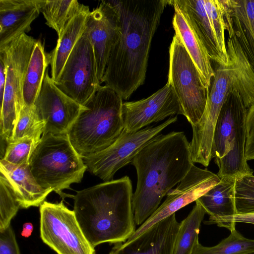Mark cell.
I'll use <instances>...</instances> for the list:
<instances>
[{"label": "cell", "instance_id": "6da1fadb", "mask_svg": "<svg viewBox=\"0 0 254 254\" xmlns=\"http://www.w3.org/2000/svg\"><path fill=\"white\" fill-rule=\"evenodd\" d=\"M114 1L119 14L120 35L101 83L127 100L144 82L152 39L170 0Z\"/></svg>", "mask_w": 254, "mask_h": 254}, {"label": "cell", "instance_id": "7a4b0ae2", "mask_svg": "<svg viewBox=\"0 0 254 254\" xmlns=\"http://www.w3.org/2000/svg\"><path fill=\"white\" fill-rule=\"evenodd\" d=\"M130 163L137 174L132 196L137 225L142 224L155 211L164 196L194 164L190 142L183 131L159 134L138 151Z\"/></svg>", "mask_w": 254, "mask_h": 254}, {"label": "cell", "instance_id": "3957f363", "mask_svg": "<svg viewBox=\"0 0 254 254\" xmlns=\"http://www.w3.org/2000/svg\"><path fill=\"white\" fill-rule=\"evenodd\" d=\"M130 178L104 182L78 191L73 211L86 239L94 248L125 243L135 231Z\"/></svg>", "mask_w": 254, "mask_h": 254}, {"label": "cell", "instance_id": "277c9868", "mask_svg": "<svg viewBox=\"0 0 254 254\" xmlns=\"http://www.w3.org/2000/svg\"><path fill=\"white\" fill-rule=\"evenodd\" d=\"M123 99L113 89L100 86L84 105L67 135L82 158L109 147L124 127L122 117Z\"/></svg>", "mask_w": 254, "mask_h": 254}, {"label": "cell", "instance_id": "5b68a950", "mask_svg": "<svg viewBox=\"0 0 254 254\" xmlns=\"http://www.w3.org/2000/svg\"><path fill=\"white\" fill-rule=\"evenodd\" d=\"M248 111L240 91L228 94L216 124L211 149L220 178L253 174L245 156Z\"/></svg>", "mask_w": 254, "mask_h": 254}, {"label": "cell", "instance_id": "8992f818", "mask_svg": "<svg viewBox=\"0 0 254 254\" xmlns=\"http://www.w3.org/2000/svg\"><path fill=\"white\" fill-rule=\"evenodd\" d=\"M29 165L41 187L64 197L63 190L81 182L87 170L67 134H43L30 158Z\"/></svg>", "mask_w": 254, "mask_h": 254}, {"label": "cell", "instance_id": "52a82bcc", "mask_svg": "<svg viewBox=\"0 0 254 254\" xmlns=\"http://www.w3.org/2000/svg\"><path fill=\"white\" fill-rule=\"evenodd\" d=\"M36 42L25 33L0 47V59L4 62L7 69L0 117V138L6 145L12 139L21 110L25 105L22 94L23 81Z\"/></svg>", "mask_w": 254, "mask_h": 254}, {"label": "cell", "instance_id": "ba28073f", "mask_svg": "<svg viewBox=\"0 0 254 254\" xmlns=\"http://www.w3.org/2000/svg\"><path fill=\"white\" fill-rule=\"evenodd\" d=\"M167 82L179 100L183 115L191 126H194L205 110L208 91L196 66L176 33L169 48Z\"/></svg>", "mask_w": 254, "mask_h": 254}, {"label": "cell", "instance_id": "9c48e42d", "mask_svg": "<svg viewBox=\"0 0 254 254\" xmlns=\"http://www.w3.org/2000/svg\"><path fill=\"white\" fill-rule=\"evenodd\" d=\"M40 237L58 254H95L73 210L63 203L45 201L40 206Z\"/></svg>", "mask_w": 254, "mask_h": 254}, {"label": "cell", "instance_id": "30bf717a", "mask_svg": "<svg viewBox=\"0 0 254 254\" xmlns=\"http://www.w3.org/2000/svg\"><path fill=\"white\" fill-rule=\"evenodd\" d=\"M177 120V116L171 117L159 125L147 126L132 132L124 129L116 140L109 147L83 158L87 170L104 182L113 180L119 169L131 163L140 150Z\"/></svg>", "mask_w": 254, "mask_h": 254}, {"label": "cell", "instance_id": "8fae6325", "mask_svg": "<svg viewBox=\"0 0 254 254\" xmlns=\"http://www.w3.org/2000/svg\"><path fill=\"white\" fill-rule=\"evenodd\" d=\"M68 96L84 106L101 86L93 45L84 32L55 83Z\"/></svg>", "mask_w": 254, "mask_h": 254}, {"label": "cell", "instance_id": "7c38bea8", "mask_svg": "<svg viewBox=\"0 0 254 254\" xmlns=\"http://www.w3.org/2000/svg\"><path fill=\"white\" fill-rule=\"evenodd\" d=\"M220 181L217 174L193 164L177 187L167 193L165 201L125 243L129 242L158 222L195 201Z\"/></svg>", "mask_w": 254, "mask_h": 254}, {"label": "cell", "instance_id": "4fadbf2b", "mask_svg": "<svg viewBox=\"0 0 254 254\" xmlns=\"http://www.w3.org/2000/svg\"><path fill=\"white\" fill-rule=\"evenodd\" d=\"M33 106L45 124L43 134L54 135L67 134L85 108L61 91L47 71Z\"/></svg>", "mask_w": 254, "mask_h": 254}, {"label": "cell", "instance_id": "5bb4252c", "mask_svg": "<svg viewBox=\"0 0 254 254\" xmlns=\"http://www.w3.org/2000/svg\"><path fill=\"white\" fill-rule=\"evenodd\" d=\"M176 115H183V112L168 82L146 98L123 103L122 108L124 129L129 132L137 131L153 123Z\"/></svg>", "mask_w": 254, "mask_h": 254}, {"label": "cell", "instance_id": "9a60e30c", "mask_svg": "<svg viewBox=\"0 0 254 254\" xmlns=\"http://www.w3.org/2000/svg\"><path fill=\"white\" fill-rule=\"evenodd\" d=\"M119 14L114 0L101 1L90 12L87 19L84 32L93 45L100 84L111 51L119 37Z\"/></svg>", "mask_w": 254, "mask_h": 254}, {"label": "cell", "instance_id": "2e32d148", "mask_svg": "<svg viewBox=\"0 0 254 254\" xmlns=\"http://www.w3.org/2000/svg\"><path fill=\"white\" fill-rule=\"evenodd\" d=\"M179 227L174 213L129 242L115 244L109 254H176Z\"/></svg>", "mask_w": 254, "mask_h": 254}, {"label": "cell", "instance_id": "e0dca14e", "mask_svg": "<svg viewBox=\"0 0 254 254\" xmlns=\"http://www.w3.org/2000/svg\"><path fill=\"white\" fill-rule=\"evenodd\" d=\"M42 0H0V47L31 30Z\"/></svg>", "mask_w": 254, "mask_h": 254}, {"label": "cell", "instance_id": "ac0fdd59", "mask_svg": "<svg viewBox=\"0 0 254 254\" xmlns=\"http://www.w3.org/2000/svg\"><path fill=\"white\" fill-rule=\"evenodd\" d=\"M226 31L235 35L254 71V0H221Z\"/></svg>", "mask_w": 254, "mask_h": 254}, {"label": "cell", "instance_id": "d6986e66", "mask_svg": "<svg viewBox=\"0 0 254 254\" xmlns=\"http://www.w3.org/2000/svg\"><path fill=\"white\" fill-rule=\"evenodd\" d=\"M176 6L189 21L204 46L211 60L218 64L227 65L229 59L222 52L214 29L204 7L203 0H173Z\"/></svg>", "mask_w": 254, "mask_h": 254}, {"label": "cell", "instance_id": "ffe728a7", "mask_svg": "<svg viewBox=\"0 0 254 254\" xmlns=\"http://www.w3.org/2000/svg\"><path fill=\"white\" fill-rule=\"evenodd\" d=\"M0 175L6 180L23 208L40 206L53 191L39 185L29 165H15L0 159Z\"/></svg>", "mask_w": 254, "mask_h": 254}, {"label": "cell", "instance_id": "44dd1931", "mask_svg": "<svg viewBox=\"0 0 254 254\" xmlns=\"http://www.w3.org/2000/svg\"><path fill=\"white\" fill-rule=\"evenodd\" d=\"M175 13L172 24L183 45L196 66L203 85L209 91L214 71L204 46L181 11L173 6Z\"/></svg>", "mask_w": 254, "mask_h": 254}, {"label": "cell", "instance_id": "7402d4cb", "mask_svg": "<svg viewBox=\"0 0 254 254\" xmlns=\"http://www.w3.org/2000/svg\"><path fill=\"white\" fill-rule=\"evenodd\" d=\"M88 6L83 5L79 12L66 24L57 44L51 53L47 54L51 65V77L57 82L65 62L73 48L82 36L90 13Z\"/></svg>", "mask_w": 254, "mask_h": 254}, {"label": "cell", "instance_id": "603a6c76", "mask_svg": "<svg viewBox=\"0 0 254 254\" xmlns=\"http://www.w3.org/2000/svg\"><path fill=\"white\" fill-rule=\"evenodd\" d=\"M235 177H223L220 182L195 201L209 215L206 224H214L218 219L237 214L235 201Z\"/></svg>", "mask_w": 254, "mask_h": 254}, {"label": "cell", "instance_id": "cb8c5ba5", "mask_svg": "<svg viewBox=\"0 0 254 254\" xmlns=\"http://www.w3.org/2000/svg\"><path fill=\"white\" fill-rule=\"evenodd\" d=\"M50 64L48 54L40 40L37 41L31 54L23 84L24 105L33 106L40 91L46 70Z\"/></svg>", "mask_w": 254, "mask_h": 254}, {"label": "cell", "instance_id": "d4e9b609", "mask_svg": "<svg viewBox=\"0 0 254 254\" xmlns=\"http://www.w3.org/2000/svg\"><path fill=\"white\" fill-rule=\"evenodd\" d=\"M83 5L77 0H42L41 12L46 24L60 37L66 24L79 12Z\"/></svg>", "mask_w": 254, "mask_h": 254}, {"label": "cell", "instance_id": "484cf974", "mask_svg": "<svg viewBox=\"0 0 254 254\" xmlns=\"http://www.w3.org/2000/svg\"><path fill=\"white\" fill-rule=\"evenodd\" d=\"M206 212L195 201L192 209L181 222L177 238L176 254H191L194 245L198 240L201 223Z\"/></svg>", "mask_w": 254, "mask_h": 254}, {"label": "cell", "instance_id": "4316f807", "mask_svg": "<svg viewBox=\"0 0 254 254\" xmlns=\"http://www.w3.org/2000/svg\"><path fill=\"white\" fill-rule=\"evenodd\" d=\"M254 239L244 237L234 228L228 237L217 245L205 247L195 243L191 254H254Z\"/></svg>", "mask_w": 254, "mask_h": 254}, {"label": "cell", "instance_id": "83f0119b", "mask_svg": "<svg viewBox=\"0 0 254 254\" xmlns=\"http://www.w3.org/2000/svg\"><path fill=\"white\" fill-rule=\"evenodd\" d=\"M45 127L44 122L39 117L34 106L24 105L21 110L10 142L25 137L34 138L39 142L44 133Z\"/></svg>", "mask_w": 254, "mask_h": 254}, {"label": "cell", "instance_id": "f1b7e54d", "mask_svg": "<svg viewBox=\"0 0 254 254\" xmlns=\"http://www.w3.org/2000/svg\"><path fill=\"white\" fill-rule=\"evenodd\" d=\"M235 201L237 214L254 213L253 174L243 175L236 178Z\"/></svg>", "mask_w": 254, "mask_h": 254}, {"label": "cell", "instance_id": "f546056e", "mask_svg": "<svg viewBox=\"0 0 254 254\" xmlns=\"http://www.w3.org/2000/svg\"><path fill=\"white\" fill-rule=\"evenodd\" d=\"M20 207L17 199L6 180L0 175V231L11 225Z\"/></svg>", "mask_w": 254, "mask_h": 254}, {"label": "cell", "instance_id": "4dcf8cb0", "mask_svg": "<svg viewBox=\"0 0 254 254\" xmlns=\"http://www.w3.org/2000/svg\"><path fill=\"white\" fill-rule=\"evenodd\" d=\"M38 141L25 137L8 143L1 159L15 165H29L30 158Z\"/></svg>", "mask_w": 254, "mask_h": 254}, {"label": "cell", "instance_id": "1f68e13d", "mask_svg": "<svg viewBox=\"0 0 254 254\" xmlns=\"http://www.w3.org/2000/svg\"><path fill=\"white\" fill-rule=\"evenodd\" d=\"M208 16L214 29L218 42L223 54L229 58L225 39L226 24L221 0H203Z\"/></svg>", "mask_w": 254, "mask_h": 254}, {"label": "cell", "instance_id": "d6a6232c", "mask_svg": "<svg viewBox=\"0 0 254 254\" xmlns=\"http://www.w3.org/2000/svg\"><path fill=\"white\" fill-rule=\"evenodd\" d=\"M0 254H20L11 225L5 230L0 231Z\"/></svg>", "mask_w": 254, "mask_h": 254}, {"label": "cell", "instance_id": "836d02e7", "mask_svg": "<svg viewBox=\"0 0 254 254\" xmlns=\"http://www.w3.org/2000/svg\"><path fill=\"white\" fill-rule=\"evenodd\" d=\"M245 156L247 161L254 159V107L248 111Z\"/></svg>", "mask_w": 254, "mask_h": 254}, {"label": "cell", "instance_id": "e575fe53", "mask_svg": "<svg viewBox=\"0 0 254 254\" xmlns=\"http://www.w3.org/2000/svg\"><path fill=\"white\" fill-rule=\"evenodd\" d=\"M236 223L254 225V213L237 214L231 216L224 217L217 220L215 224L219 227L226 228L230 231L235 228Z\"/></svg>", "mask_w": 254, "mask_h": 254}, {"label": "cell", "instance_id": "d590c367", "mask_svg": "<svg viewBox=\"0 0 254 254\" xmlns=\"http://www.w3.org/2000/svg\"><path fill=\"white\" fill-rule=\"evenodd\" d=\"M7 69L4 62L0 59V101L2 105L6 79Z\"/></svg>", "mask_w": 254, "mask_h": 254}, {"label": "cell", "instance_id": "8d00e7d4", "mask_svg": "<svg viewBox=\"0 0 254 254\" xmlns=\"http://www.w3.org/2000/svg\"><path fill=\"white\" fill-rule=\"evenodd\" d=\"M33 230V224L30 222H26L23 225L21 235L25 238H28L31 235Z\"/></svg>", "mask_w": 254, "mask_h": 254}, {"label": "cell", "instance_id": "74e56055", "mask_svg": "<svg viewBox=\"0 0 254 254\" xmlns=\"http://www.w3.org/2000/svg\"></svg>", "mask_w": 254, "mask_h": 254}]
</instances>
